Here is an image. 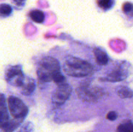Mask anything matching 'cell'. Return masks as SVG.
Here are the masks:
<instances>
[{
  "instance_id": "1",
  "label": "cell",
  "mask_w": 133,
  "mask_h": 132,
  "mask_svg": "<svg viewBox=\"0 0 133 132\" xmlns=\"http://www.w3.org/2000/svg\"><path fill=\"white\" fill-rule=\"evenodd\" d=\"M63 70L65 73L69 76L83 77L90 75L93 71V67L89 62L70 56L65 59Z\"/></svg>"
},
{
  "instance_id": "2",
  "label": "cell",
  "mask_w": 133,
  "mask_h": 132,
  "mask_svg": "<svg viewBox=\"0 0 133 132\" xmlns=\"http://www.w3.org/2000/svg\"><path fill=\"white\" fill-rule=\"evenodd\" d=\"M60 71L61 67L58 60L51 56H47L40 62L37 69V75L40 81L49 82Z\"/></svg>"
},
{
  "instance_id": "3",
  "label": "cell",
  "mask_w": 133,
  "mask_h": 132,
  "mask_svg": "<svg viewBox=\"0 0 133 132\" xmlns=\"http://www.w3.org/2000/svg\"><path fill=\"white\" fill-rule=\"evenodd\" d=\"M78 96L81 100L87 102H96L102 96V92L98 87L83 84L79 87L77 90Z\"/></svg>"
},
{
  "instance_id": "4",
  "label": "cell",
  "mask_w": 133,
  "mask_h": 132,
  "mask_svg": "<svg viewBox=\"0 0 133 132\" xmlns=\"http://www.w3.org/2000/svg\"><path fill=\"white\" fill-rule=\"evenodd\" d=\"M9 111L14 119L23 120L28 113V108L21 99L10 96L8 99Z\"/></svg>"
},
{
  "instance_id": "5",
  "label": "cell",
  "mask_w": 133,
  "mask_h": 132,
  "mask_svg": "<svg viewBox=\"0 0 133 132\" xmlns=\"http://www.w3.org/2000/svg\"><path fill=\"white\" fill-rule=\"evenodd\" d=\"M72 89L69 84H64L58 85L52 96V102L56 107L62 106L69 98Z\"/></svg>"
},
{
  "instance_id": "6",
  "label": "cell",
  "mask_w": 133,
  "mask_h": 132,
  "mask_svg": "<svg viewBox=\"0 0 133 132\" xmlns=\"http://www.w3.org/2000/svg\"><path fill=\"white\" fill-rule=\"evenodd\" d=\"M5 78L7 82L12 85L22 87L23 84L24 77L19 65L9 67L5 74Z\"/></svg>"
},
{
  "instance_id": "7",
  "label": "cell",
  "mask_w": 133,
  "mask_h": 132,
  "mask_svg": "<svg viewBox=\"0 0 133 132\" xmlns=\"http://www.w3.org/2000/svg\"><path fill=\"white\" fill-rule=\"evenodd\" d=\"M128 76V69L125 63L114 67L107 76V80L110 82H119L125 79Z\"/></svg>"
},
{
  "instance_id": "8",
  "label": "cell",
  "mask_w": 133,
  "mask_h": 132,
  "mask_svg": "<svg viewBox=\"0 0 133 132\" xmlns=\"http://www.w3.org/2000/svg\"><path fill=\"white\" fill-rule=\"evenodd\" d=\"M9 120V113L5 96L3 94H0V128L6 124Z\"/></svg>"
},
{
  "instance_id": "9",
  "label": "cell",
  "mask_w": 133,
  "mask_h": 132,
  "mask_svg": "<svg viewBox=\"0 0 133 132\" xmlns=\"http://www.w3.org/2000/svg\"><path fill=\"white\" fill-rule=\"evenodd\" d=\"M96 62L100 65H105L109 62V57L104 50L99 48H95L94 50Z\"/></svg>"
},
{
  "instance_id": "10",
  "label": "cell",
  "mask_w": 133,
  "mask_h": 132,
  "mask_svg": "<svg viewBox=\"0 0 133 132\" xmlns=\"http://www.w3.org/2000/svg\"><path fill=\"white\" fill-rule=\"evenodd\" d=\"M22 121H23V120H22V119H14V120H9L1 128L4 132H12L15 130L19 126V125Z\"/></svg>"
},
{
  "instance_id": "11",
  "label": "cell",
  "mask_w": 133,
  "mask_h": 132,
  "mask_svg": "<svg viewBox=\"0 0 133 132\" xmlns=\"http://www.w3.org/2000/svg\"><path fill=\"white\" fill-rule=\"evenodd\" d=\"M22 87V93L25 95H29L33 93L35 87H36V85H35V82L33 79L31 78L29 79L27 83H25V84L23 83Z\"/></svg>"
},
{
  "instance_id": "12",
  "label": "cell",
  "mask_w": 133,
  "mask_h": 132,
  "mask_svg": "<svg viewBox=\"0 0 133 132\" xmlns=\"http://www.w3.org/2000/svg\"><path fill=\"white\" fill-rule=\"evenodd\" d=\"M117 94L120 98H127L133 97V92L130 88L125 86H121L117 89Z\"/></svg>"
},
{
  "instance_id": "13",
  "label": "cell",
  "mask_w": 133,
  "mask_h": 132,
  "mask_svg": "<svg viewBox=\"0 0 133 132\" xmlns=\"http://www.w3.org/2000/svg\"><path fill=\"white\" fill-rule=\"evenodd\" d=\"M30 17L36 23H42L45 19L44 12L40 10H34L30 12Z\"/></svg>"
},
{
  "instance_id": "14",
  "label": "cell",
  "mask_w": 133,
  "mask_h": 132,
  "mask_svg": "<svg viewBox=\"0 0 133 132\" xmlns=\"http://www.w3.org/2000/svg\"><path fill=\"white\" fill-rule=\"evenodd\" d=\"M117 132H133V122L130 120L123 122L117 128Z\"/></svg>"
},
{
  "instance_id": "15",
  "label": "cell",
  "mask_w": 133,
  "mask_h": 132,
  "mask_svg": "<svg viewBox=\"0 0 133 132\" xmlns=\"http://www.w3.org/2000/svg\"><path fill=\"white\" fill-rule=\"evenodd\" d=\"M12 7L7 4H0V16H9L12 12Z\"/></svg>"
},
{
  "instance_id": "16",
  "label": "cell",
  "mask_w": 133,
  "mask_h": 132,
  "mask_svg": "<svg viewBox=\"0 0 133 132\" xmlns=\"http://www.w3.org/2000/svg\"><path fill=\"white\" fill-rule=\"evenodd\" d=\"M97 3L101 9H104V10H108L113 6L114 0H99Z\"/></svg>"
},
{
  "instance_id": "17",
  "label": "cell",
  "mask_w": 133,
  "mask_h": 132,
  "mask_svg": "<svg viewBox=\"0 0 133 132\" xmlns=\"http://www.w3.org/2000/svg\"><path fill=\"white\" fill-rule=\"evenodd\" d=\"M123 12L127 16L133 17V4L129 2H126L123 5Z\"/></svg>"
},
{
  "instance_id": "18",
  "label": "cell",
  "mask_w": 133,
  "mask_h": 132,
  "mask_svg": "<svg viewBox=\"0 0 133 132\" xmlns=\"http://www.w3.org/2000/svg\"><path fill=\"white\" fill-rule=\"evenodd\" d=\"M53 81L54 82L55 84H58V85H61V84H64V82H65V77L62 75V74L61 73V72H57L55 76L53 77Z\"/></svg>"
},
{
  "instance_id": "19",
  "label": "cell",
  "mask_w": 133,
  "mask_h": 132,
  "mask_svg": "<svg viewBox=\"0 0 133 132\" xmlns=\"http://www.w3.org/2000/svg\"><path fill=\"white\" fill-rule=\"evenodd\" d=\"M117 113L115 111H110L107 115V119L110 120H115L117 119Z\"/></svg>"
}]
</instances>
